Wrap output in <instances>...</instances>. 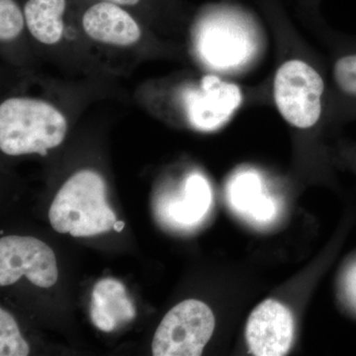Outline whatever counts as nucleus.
Instances as JSON below:
<instances>
[{"label":"nucleus","mask_w":356,"mask_h":356,"mask_svg":"<svg viewBox=\"0 0 356 356\" xmlns=\"http://www.w3.org/2000/svg\"><path fill=\"white\" fill-rule=\"evenodd\" d=\"M67 132V119L51 103L11 97L0 105V149L8 156H44L62 144Z\"/></svg>","instance_id":"1"},{"label":"nucleus","mask_w":356,"mask_h":356,"mask_svg":"<svg viewBox=\"0 0 356 356\" xmlns=\"http://www.w3.org/2000/svg\"><path fill=\"white\" fill-rule=\"evenodd\" d=\"M49 218L58 233L76 238L111 231L117 221L107 203L104 180L92 170H81L65 181L51 203Z\"/></svg>","instance_id":"2"},{"label":"nucleus","mask_w":356,"mask_h":356,"mask_svg":"<svg viewBox=\"0 0 356 356\" xmlns=\"http://www.w3.org/2000/svg\"><path fill=\"white\" fill-rule=\"evenodd\" d=\"M324 93V79L305 60L291 58L276 70L274 102L292 127L305 130L318 123L322 116Z\"/></svg>","instance_id":"3"},{"label":"nucleus","mask_w":356,"mask_h":356,"mask_svg":"<svg viewBox=\"0 0 356 356\" xmlns=\"http://www.w3.org/2000/svg\"><path fill=\"white\" fill-rule=\"evenodd\" d=\"M215 317L209 307L198 300H185L173 307L154 334V356H198L215 330Z\"/></svg>","instance_id":"4"},{"label":"nucleus","mask_w":356,"mask_h":356,"mask_svg":"<svg viewBox=\"0 0 356 356\" xmlns=\"http://www.w3.org/2000/svg\"><path fill=\"white\" fill-rule=\"evenodd\" d=\"M23 275L36 286H53L58 277L56 255L38 238L4 236L0 240V285L14 284Z\"/></svg>","instance_id":"5"},{"label":"nucleus","mask_w":356,"mask_h":356,"mask_svg":"<svg viewBox=\"0 0 356 356\" xmlns=\"http://www.w3.org/2000/svg\"><path fill=\"white\" fill-rule=\"evenodd\" d=\"M294 320L280 302L267 299L250 313L245 327L248 350L257 356L285 355L291 348Z\"/></svg>","instance_id":"6"},{"label":"nucleus","mask_w":356,"mask_h":356,"mask_svg":"<svg viewBox=\"0 0 356 356\" xmlns=\"http://www.w3.org/2000/svg\"><path fill=\"white\" fill-rule=\"evenodd\" d=\"M200 88L185 96V108L191 125L198 130L211 131L229 120L243 100L242 91L236 84L219 77H204Z\"/></svg>","instance_id":"7"},{"label":"nucleus","mask_w":356,"mask_h":356,"mask_svg":"<svg viewBox=\"0 0 356 356\" xmlns=\"http://www.w3.org/2000/svg\"><path fill=\"white\" fill-rule=\"evenodd\" d=\"M81 24L86 36L107 46L131 47L142 37V28L128 8L102 0L83 1Z\"/></svg>","instance_id":"8"},{"label":"nucleus","mask_w":356,"mask_h":356,"mask_svg":"<svg viewBox=\"0 0 356 356\" xmlns=\"http://www.w3.org/2000/svg\"><path fill=\"white\" fill-rule=\"evenodd\" d=\"M90 317L95 327L103 332L114 331L117 325L136 317L135 307L120 281L108 278L96 283L91 300Z\"/></svg>","instance_id":"9"},{"label":"nucleus","mask_w":356,"mask_h":356,"mask_svg":"<svg viewBox=\"0 0 356 356\" xmlns=\"http://www.w3.org/2000/svg\"><path fill=\"white\" fill-rule=\"evenodd\" d=\"M229 200L236 212L257 224L270 222L277 214L275 200L262 192L261 179L254 172L234 177L229 186Z\"/></svg>","instance_id":"10"},{"label":"nucleus","mask_w":356,"mask_h":356,"mask_svg":"<svg viewBox=\"0 0 356 356\" xmlns=\"http://www.w3.org/2000/svg\"><path fill=\"white\" fill-rule=\"evenodd\" d=\"M70 0H24L26 28L33 38L54 46L64 38L65 17Z\"/></svg>","instance_id":"11"},{"label":"nucleus","mask_w":356,"mask_h":356,"mask_svg":"<svg viewBox=\"0 0 356 356\" xmlns=\"http://www.w3.org/2000/svg\"><path fill=\"white\" fill-rule=\"evenodd\" d=\"M212 202V191L205 177L191 175L185 180L184 191L170 206L172 221L181 226H193L205 216Z\"/></svg>","instance_id":"12"},{"label":"nucleus","mask_w":356,"mask_h":356,"mask_svg":"<svg viewBox=\"0 0 356 356\" xmlns=\"http://www.w3.org/2000/svg\"><path fill=\"white\" fill-rule=\"evenodd\" d=\"M250 44L245 33L222 28L221 31L215 30L212 37L206 38V55L212 58V62L220 65H236L250 54ZM211 58L209 60H211Z\"/></svg>","instance_id":"13"},{"label":"nucleus","mask_w":356,"mask_h":356,"mask_svg":"<svg viewBox=\"0 0 356 356\" xmlns=\"http://www.w3.org/2000/svg\"><path fill=\"white\" fill-rule=\"evenodd\" d=\"M332 77L337 90L356 109V44L344 48L334 60Z\"/></svg>","instance_id":"14"},{"label":"nucleus","mask_w":356,"mask_h":356,"mask_svg":"<svg viewBox=\"0 0 356 356\" xmlns=\"http://www.w3.org/2000/svg\"><path fill=\"white\" fill-rule=\"evenodd\" d=\"M30 348L21 337L19 327L8 312L0 309V355L26 356Z\"/></svg>","instance_id":"15"},{"label":"nucleus","mask_w":356,"mask_h":356,"mask_svg":"<svg viewBox=\"0 0 356 356\" xmlns=\"http://www.w3.org/2000/svg\"><path fill=\"white\" fill-rule=\"evenodd\" d=\"M25 27L24 9L19 0H0V40L2 43L18 38Z\"/></svg>","instance_id":"16"},{"label":"nucleus","mask_w":356,"mask_h":356,"mask_svg":"<svg viewBox=\"0 0 356 356\" xmlns=\"http://www.w3.org/2000/svg\"><path fill=\"white\" fill-rule=\"evenodd\" d=\"M346 290L350 299L355 302L356 305V266L348 273V280H346Z\"/></svg>","instance_id":"17"},{"label":"nucleus","mask_w":356,"mask_h":356,"mask_svg":"<svg viewBox=\"0 0 356 356\" xmlns=\"http://www.w3.org/2000/svg\"><path fill=\"white\" fill-rule=\"evenodd\" d=\"M102 1L111 2V3L117 4V6L131 9L140 6L144 0H102Z\"/></svg>","instance_id":"18"},{"label":"nucleus","mask_w":356,"mask_h":356,"mask_svg":"<svg viewBox=\"0 0 356 356\" xmlns=\"http://www.w3.org/2000/svg\"><path fill=\"white\" fill-rule=\"evenodd\" d=\"M125 227V222L123 221H116L114 225V229L117 232H121Z\"/></svg>","instance_id":"19"}]
</instances>
